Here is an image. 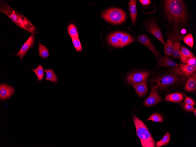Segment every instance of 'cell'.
I'll return each mask as SVG.
<instances>
[{
    "label": "cell",
    "mask_w": 196,
    "mask_h": 147,
    "mask_svg": "<svg viewBox=\"0 0 196 147\" xmlns=\"http://www.w3.org/2000/svg\"><path fill=\"white\" fill-rule=\"evenodd\" d=\"M0 11L7 16L16 25L30 33L36 34L34 26L25 16L13 9L6 3L1 1Z\"/></svg>",
    "instance_id": "obj_2"
},
{
    "label": "cell",
    "mask_w": 196,
    "mask_h": 147,
    "mask_svg": "<svg viewBox=\"0 0 196 147\" xmlns=\"http://www.w3.org/2000/svg\"><path fill=\"white\" fill-rule=\"evenodd\" d=\"M134 38L129 35L126 33L120 41L119 47H123L133 42Z\"/></svg>",
    "instance_id": "obj_21"
},
{
    "label": "cell",
    "mask_w": 196,
    "mask_h": 147,
    "mask_svg": "<svg viewBox=\"0 0 196 147\" xmlns=\"http://www.w3.org/2000/svg\"><path fill=\"white\" fill-rule=\"evenodd\" d=\"M73 43L77 51H81L82 48L80 42L79 38H72Z\"/></svg>",
    "instance_id": "obj_29"
},
{
    "label": "cell",
    "mask_w": 196,
    "mask_h": 147,
    "mask_svg": "<svg viewBox=\"0 0 196 147\" xmlns=\"http://www.w3.org/2000/svg\"><path fill=\"white\" fill-rule=\"evenodd\" d=\"M67 31L71 38H78L77 28L73 24H71L68 26Z\"/></svg>",
    "instance_id": "obj_26"
},
{
    "label": "cell",
    "mask_w": 196,
    "mask_h": 147,
    "mask_svg": "<svg viewBox=\"0 0 196 147\" xmlns=\"http://www.w3.org/2000/svg\"><path fill=\"white\" fill-rule=\"evenodd\" d=\"M35 41V36L33 34L31 35L26 41L22 46L21 49L17 53L14 55L19 57L22 61L23 56L26 55L28 50L33 47Z\"/></svg>",
    "instance_id": "obj_8"
},
{
    "label": "cell",
    "mask_w": 196,
    "mask_h": 147,
    "mask_svg": "<svg viewBox=\"0 0 196 147\" xmlns=\"http://www.w3.org/2000/svg\"><path fill=\"white\" fill-rule=\"evenodd\" d=\"M184 42L192 48L194 44V40L192 35L189 33L185 36L183 39Z\"/></svg>",
    "instance_id": "obj_28"
},
{
    "label": "cell",
    "mask_w": 196,
    "mask_h": 147,
    "mask_svg": "<svg viewBox=\"0 0 196 147\" xmlns=\"http://www.w3.org/2000/svg\"><path fill=\"white\" fill-rule=\"evenodd\" d=\"M107 42L110 45L115 47H119L120 41L114 36L113 33L110 34L107 38Z\"/></svg>",
    "instance_id": "obj_22"
},
{
    "label": "cell",
    "mask_w": 196,
    "mask_h": 147,
    "mask_svg": "<svg viewBox=\"0 0 196 147\" xmlns=\"http://www.w3.org/2000/svg\"><path fill=\"white\" fill-rule=\"evenodd\" d=\"M137 40L146 47L153 53L156 59L160 57V54L146 35L142 34L140 35L137 37Z\"/></svg>",
    "instance_id": "obj_9"
},
{
    "label": "cell",
    "mask_w": 196,
    "mask_h": 147,
    "mask_svg": "<svg viewBox=\"0 0 196 147\" xmlns=\"http://www.w3.org/2000/svg\"><path fill=\"white\" fill-rule=\"evenodd\" d=\"M194 57L195 55L189 49L184 46H182L180 53V58L183 63H186L189 59Z\"/></svg>",
    "instance_id": "obj_15"
},
{
    "label": "cell",
    "mask_w": 196,
    "mask_h": 147,
    "mask_svg": "<svg viewBox=\"0 0 196 147\" xmlns=\"http://www.w3.org/2000/svg\"><path fill=\"white\" fill-rule=\"evenodd\" d=\"M150 73L149 72L144 71L132 73L127 75L126 80L132 85L146 82Z\"/></svg>",
    "instance_id": "obj_6"
},
{
    "label": "cell",
    "mask_w": 196,
    "mask_h": 147,
    "mask_svg": "<svg viewBox=\"0 0 196 147\" xmlns=\"http://www.w3.org/2000/svg\"><path fill=\"white\" fill-rule=\"evenodd\" d=\"M196 89V74H194L188 77L187 79L185 89L188 92L194 91Z\"/></svg>",
    "instance_id": "obj_16"
},
{
    "label": "cell",
    "mask_w": 196,
    "mask_h": 147,
    "mask_svg": "<svg viewBox=\"0 0 196 147\" xmlns=\"http://www.w3.org/2000/svg\"><path fill=\"white\" fill-rule=\"evenodd\" d=\"M129 10L131 18L134 25L135 23L137 14L136 1L131 0L129 2Z\"/></svg>",
    "instance_id": "obj_17"
},
{
    "label": "cell",
    "mask_w": 196,
    "mask_h": 147,
    "mask_svg": "<svg viewBox=\"0 0 196 147\" xmlns=\"http://www.w3.org/2000/svg\"><path fill=\"white\" fill-rule=\"evenodd\" d=\"M162 101V99L157 91L153 88L148 97L144 102V105L146 106H151L156 104Z\"/></svg>",
    "instance_id": "obj_10"
},
{
    "label": "cell",
    "mask_w": 196,
    "mask_h": 147,
    "mask_svg": "<svg viewBox=\"0 0 196 147\" xmlns=\"http://www.w3.org/2000/svg\"><path fill=\"white\" fill-rule=\"evenodd\" d=\"M44 71L46 74V80L54 83L58 82V77L53 69H45Z\"/></svg>",
    "instance_id": "obj_19"
},
{
    "label": "cell",
    "mask_w": 196,
    "mask_h": 147,
    "mask_svg": "<svg viewBox=\"0 0 196 147\" xmlns=\"http://www.w3.org/2000/svg\"><path fill=\"white\" fill-rule=\"evenodd\" d=\"M13 87L5 84H1L0 85V99L3 101L10 97L14 93Z\"/></svg>",
    "instance_id": "obj_11"
},
{
    "label": "cell",
    "mask_w": 196,
    "mask_h": 147,
    "mask_svg": "<svg viewBox=\"0 0 196 147\" xmlns=\"http://www.w3.org/2000/svg\"><path fill=\"white\" fill-rule=\"evenodd\" d=\"M185 96V94L182 92L170 93L165 96L164 100L180 103L183 101Z\"/></svg>",
    "instance_id": "obj_14"
},
{
    "label": "cell",
    "mask_w": 196,
    "mask_h": 147,
    "mask_svg": "<svg viewBox=\"0 0 196 147\" xmlns=\"http://www.w3.org/2000/svg\"><path fill=\"white\" fill-rule=\"evenodd\" d=\"M180 75H182L175 72L158 77L154 80L156 85L153 88L156 90L163 89L168 86L176 84L185 78L184 77H180Z\"/></svg>",
    "instance_id": "obj_4"
},
{
    "label": "cell",
    "mask_w": 196,
    "mask_h": 147,
    "mask_svg": "<svg viewBox=\"0 0 196 147\" xmlns=\"http://www.w3.org/2000/svg\"><path fill=\"white\" fill-rule=\"evenodd\" d=\"M102 16L107 21L114 24L121 23L126 19V15L124 11L117 8H111L104 11Z\"/></svg>",
    "instance_id": "obj_5"
},
{
    "label": "cell",
    "mask_w": 196,
    "mask_h": 147,
    "mask_svg": "<svg viewBox=\"0 0 196 147\" xmlns=\"http://www.w3.org/2000/svg\"><path fill=\"white\" fill-rule=\"evenodd\" d=\"M146 26L148 31L154 36L163 44L165 42L163 37L160 30L157 24L152 21L147 22Z\"/></svg>",
    "instance_id": "obj_7"
},
{
    "label": "cell",
    "mask_w": 196,
    "mask_h": 147,
    "mask_svg": "<svg viewBox=\"0 0 196 147\" xmlns=\"http://www.w3.org/2000/svg\"><path fill=\"white\" fill-rule=\"evenodd\" d=\"M132 86L135 89L139 96H143L146 94L148 88L146 82L134 84Z\"/></svg>",
    "instance_id": "obj_18"
},
{
    "label": "cell",
    "mask_w": 196,
    "mask_h": 147,
    "mask_svg": "<svg viewBox=\"0 0 196 147\" xmlns=\"http://www.w3.org/2000/svg\"><path fill=\"white\" fill-rule=\"evenodd\" d=\"M134 123L137 136L141 140L142 147H155V143L147 127L144 124L133 114Z\"/></svg>",
    "instance_id": "obj_3"
},
{
    "label": "cell",
    "mask_w": 196,
    "mask_h": 147,
    "mask_svg": "<svg viewBox=\"0 0 196 147\" xmlns=\"http://www.w3.org/2000/svg\"><path fill=\"white\" fill-rule=\"evenodd\" d=\"M182 45L179 42H174L173 44V48L172 56L173 58L179 59L180 58V53L181 51Z\"/></svg>",
    "instance_id": "obj_20"
},
{
    "label": "cell",
    "mask_w": 196,
    "mask_h": 147,
    "mask_svg": "<svg viewBox=\"0 0 196 147\" xmlns=\"http://www.w3.org/2000/svg\"><path fill=\"white\" fill-rule=\"evenodd\" d=\"M139 1L142 5L143 6L148 5L151 3V1L149 0H140Z\"/></svg>",
    "instance_id": "obj_35"
},
{
    "label": "cell",
    "mask_w": 196,
    "mask_h": 147,
    "mask_svg": "<svg viewBox=\"0 0 196 147\" xmlns=\"http://www.w3.org/2000/svg\"><path fill=\"white\" fill-rule=\"evenodd\" d=\"M38 47V54L39 55L43 58H46L48 57L49 52L47 48L42 44L39 42Z\"/></svg>",
    "instance_id": "obj_23"
},
{
    "label": "cell",
    "mask_w": 196,
    "mask_h": 147,
    "mask_svg": "<svg viewBox=\"0 0 196 147\" xmlns=\"http://www.w3.org/2000/svg\"><path fill=\"white\" fill-rule=\"evenodd\" d=\"M180 66V72L185 77H188L195 73L196 67L187 64H181Z\"/></svg>",
    "instance_id": "obj_13"
},
{
    "label": "cell",
    "mask_w": 196,
    "mask_h": 147,
    "mask_svg": "<svg viewBox=\"0 0 196 147\" xmlns=\"http://www.w3.org/2000/svg\"><path fill=\"white\" fill-rule=\"evenodd\" d=\"M170 137L169 132H167L160 141L156 143V146L159 147L167 144L170 141Z\"/></svg>",
    "instance_id": "obj_27"
},
{
    "label": "cell",
    "mask_w": 196,
    "mask_h": 147,
    "mask_svg": "<svg viewBox=\"0 0 196 147\" xmlns=\"http://www.w3.org/2000/svg\"><path fill=\"white\" fill-rule=\"evenodd\" d=\"M157 67H179L180 65L166 56H162L157 60Z\"/></svg>",
    "instance_id": "obj_12"
},
{
    "label": "cell",
    "mask_w": 196,
    "mask_h": 147,
    "mask_svg": "<svg viewBox=\"0 0 196 147\" xmlns=\"http://www.w3.org/2000/svg\"><path fill=\"white\" fill-rule=\"evenodd\" d=\"M147 120H152L155 122H162L163 121L162 116L158 114H153L151 115Z\"/></svg>",
    "instance_id": "obj_30"
},
{
    "label": "cell",
    "mask_w": 196,
    "mask_h": 147,
    "mask_svg": "<svg viewBox=\"0 0 196 147\" xmlns=\"http://www.w3.org/2000/svg\"><path fill=\"white\" fill-rule=\"evenodd\" d=\"M187 64L189 65L196 67V57L189 59L187 61Z\"/></svg>",
    "instance_id": "obj_33"
},
{
    "label": "cell",
    "mask_w": 196,
    "mask_h": 147,
    "mask_svg": "<svg viewBox=\"0 0 196 147\" xmlns=\"http://www.w3.org/2000/svg\"><path fill=\"white\" fill-rule=\"evenodd\" d=\"M113 33L116 37L120 41L126 34V33L121 32H116Z\"/></svg>",
    "instance_id": "obj_32"
},
{
    "label": "cell",
    "mask_w": 196,
    "mask_h": 147,
    "mask_svg": "<svg viewBox=\"0 0 196 147\" xmlns=\"http://www.w3.org/2000/svg\"><path fill=\"white\" fill-rule=\"evenodd\" d=\"M164 6L166 16L169 22L173 24L174 30H176L179 25L185 24L186 14L184 4L182 1L165 0Z\"/></svg>",
    "instance_id": "obj_1"
},
{
    "label": "cell",
    "mask_w": 196,
    "mask_h": 147,
    "mask_svg": "<svg viewBox=\"0 0 196 147\" xmlns=\"http://www.w3.org/2000/svg\"><path fill=\"white\" fill-rule=\"evenodd\" d=\"M195 114V116L196 115V108H195V109H194V110L192 111Z\"/></svg>",
    "instance_id": "obj_36"
},
{
    "label": "cell",
    "mask_w": 196,
    "mask_h": 147,
    "mask_svg": "<svg viewBox=\"0 0 196 147\" xmlns=\"http://www.w3.org/2000/svg\"><path fill=\"white\" fill-rule=\"evenodd\" d=\"M184 102L192 106L194 105L195 104V101L192 99L188 97L185 98Z\"/></svg>",
    "instance_id": "obj_34"
},
{
    "label": "cell",
    "mask_w": 196,
    "mask_h": 147,
    "mask_svg": "<svg viewBox=\"0 0 196 147\" xmlns=\"http://www.w3.org/2000/svg\"><path fill=\"white\" fill-rule=\"evenodd\" d=\"M182 105V107L187 111H192L194 109L192 105L186 104L185 102L183 103Z\"/></svg>",
    "instance_id": "obj_31"
},
{
    "label": "cell",
    "mask_w": 196,
    "mask_h": 147,
    "mask_svg": "<svg viewBox=\"0 0 196 147\" xmlns=\"http://www.w3.org/2000/svg\"><path fill=\"white\" fill-rule=\"evenodd\" d=\"M31 70L33 71L36 75L37 81H40L42 80L44 76V69L41 65H38L35 69H31Z\"/></svg>",
    "instance_id": "obj_24"
},
{
    "label": "cell",
    "mask_w": 196,
    "mask_h": 147,
    "mask_svg": "<svg viewBox=\"0 0 196 147\" xmlns=\"http://www.w3.org/2000/svg\"><path fill=\"white\" fill-rule=\"evenodd\" d=\"M173 42L170 39H168L165 43L164 48V53L168 55H172L173 48Z\"/></svg>",
    "instance_id": "obj_25"
}]
</instances>
